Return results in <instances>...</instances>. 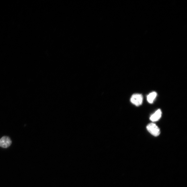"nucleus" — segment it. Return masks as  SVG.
<instances>
[{
  "label": "nucleus",
  "instance_id": "nucleus-4",
  "mask_svg": "<svg viewBox=\"0 0 187 187\" xmlns=\"http://www.w3.org/2000/svg\"><path fill=\"white\" fill-rule=\"evenodd\" d=\"M162 114V112L161 109H159L151 116L150 119L152 122H156L160 119Z\"/></svg>",
  "mask_w": 187,
  "mask_h": 187
},
{
  "label": "nucleus",
  "instance_id": "nucleus-2",
  "mask_svg": "<svg viewBox=\"0 0 187 187\" xmlns=\"http://www.w3.org/2000/svg\"><path fill=\"white\" fill-rule=\"evenodd\" d=\"M143 95L139 94H135L132 96L131 102L136 106L141 105L143 103Z\"/></svg>",
  "mask_w": 187,
  "mask_h": 187
},
{
  "label": "nucleus",
  "instance_id": "nucleus-1",
  "mask_svg": "<svg viewBox=\"0 0 187 187\" xmlns=\"http://www.w3.org/2000/svg\"><path fill=\"white\" fill-rule=\"evenodd\" d=\"M147 129L149 132L155 137H157L160 134L161 132L159 128L156 124L151 123L148 125Z\"/></svg>",
  "mask_w": 187,
  "mask_h": 187
},
{
  "label": "nucleus",
  "instance_id": "nucleus-5",
  "mask_svg": "<svg viewBox=\"0 0 187 187\" xmlns=\"http://www.w3.org/2000/svg\"><path fill=\"white\" fill-rule=\"evenodd\" d=\"M157 95V93L156 92H154L150 93L147 97L148 102L151 104L153 103Z\"/></svg>",
  "mask_w": 187,
  "mask_h": 187
},
{
  "label": "nucleus",
  "instance_id": "nucleus-3",
  "mask_svg": "<svg viewBox=\"0 0 187 187\" xmlns=\"http://www.w3.org/2000/svg\"><path fill=\"white\" fill-rule=\"evenodd\" d=\"M12 144V141L8 136H3L0 139V147L3 148L8 147Z\"/></svg>",
  "mask_w": 187,
  "mask_h": 187
}]
</instances>
